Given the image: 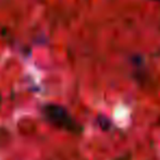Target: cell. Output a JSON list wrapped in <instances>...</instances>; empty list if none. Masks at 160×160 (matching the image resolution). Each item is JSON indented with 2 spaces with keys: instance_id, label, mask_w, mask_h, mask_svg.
<instances>
[{
  "instance_id": "obj_1",
  "label": "cell",
  "mask_w": 160,
  "mask_h": 160,
  "mask_svg": "<svg viewBox=\"0 0 160 160\" xmlns=\"http://www.w3.org/2000/svg\"><path fill=\"white\" fill-rule=\"evenodd\" d=\"M46 117L56 125L63 128L71 127V119L64 109L56 105H48L44 109Z\"/></svg>"
}]
</instances>
